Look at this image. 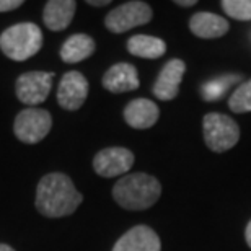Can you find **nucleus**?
Instances as JSON below:
<instances>
[{
    "label": "nucleus",
    "instance_id": "obj_7",
    "mask_svg": "<svg viewBox=\"0 0 251 251\" xmlns=\"http://www.w3.org/2000/svg\"><path fill=\"white\" fill-rule=\"evenodd\" d=\"M54 74L51 72H26L20 75L15 82V92L22 103L36 106L46 101L52 87Z\"/></svg>",
    "mask_w": 251,
    "mask_h": 251
},
{
    "label": "nucleus",
    "instance_id": "obj_12",
    "mask_svg": "<svg viewBox=\"0 0 251 251\" xmlns=\"http://www.w3.org/2000/svg\"><path fill=\"white\" fill-rule=\"evenodd\" d=\"M103 87L111 93L134 92L139 88L137 69L127 62L114 64L103 75Z\"/></svg>",
    "mask_w": 251,
    "mask_h": 251
},
{
    "label": "nucleus",
    "instance_id": "obj_20",
    "mask_svg": "<svg viewBox=\"0 0 251 251\" xmlns=\"http://www.w3.org/2000/svg\"><path fill=\"white\" fill-rule=\"evenodd\" d=\"M222 8L230 18L238 22L251 20V0H224Z\"/></svg>",
    "mask_w": 251,
    "mask_h": 251
},
{
    "label": "nucleus",
    "instance_id": "obj_11",
    "mask_svg": "<svg viewBox=\"0 0 251 251\" xmlns=\"http://www.w3.org/2000/svg\"><path fill=\"white\" fill-rule=\"evenodd\" d=\"M113 251H162V242L153 228L135 225L114 243Z\"/></svg>",
    "mask_w": 251,
    "mask_h": 251
},
{
    "label": "nucleus",
    "instance_id": "obj_15",
    "mask_svg": "<svg viewBox=\"0 0 251 251\" xmlns=\"http://www.w3.org/2000/svg\"><path fill=\"white\" fill-rule=\"evenodd\" d=\"M75 10L77 3L74 0H49L43 12L44 25L52 31H62L72 23Z\"/></svg>",
    "mask_w": 251,
    "mask_h": 251
},
{
    "label": "nucleus",
    "instance_id": "obj_17",
    "mask_svg": "<svg viewBox=\"0 0 251 251\" xmlns=\"http://www.w3.org/2000/svg\"><path fill=\"white\" fill-rule=\"evenodd\" d=\"M127 51L135 57L158 59L167 52V44L160 38L149 36V34H135L127 41Z\"/></svg>",
    "mask_w": 251,
    "mask_h": 251
},
{
    "label": "nucleus",
    "instance_id": "obj_9",
    "mask_svg": "<svg viewBox=\"0 0 251 251\" xmlns=\"http://www.w3.org/2000/svg\"><path fill=\"white\" fill-rule=\"evenodd\" d=\"M88 97V80L83 74L72 70L61 78L57 88V101L61 108L67 111H75L82 108Z\"/></svg>",
    "mask_w": 251,
    "mask_h": 251
},
{
    "label": "nucleus",
    "instance_id": "obj_19",
    "mask_svg": "<svg viewBox=\"0 0 251 251\" xmlns=\"http://www.w3.org/2000/svg\"><path fill=\"white\" fill-rule=\"evenodd\" d=\"M228 108L233 113H250L251 111V78L242 83L228 98Z\"/></svg>",
    "mask_w": 251,
    "mask_h": 251
},
{
    "label": "nucleus",
    "instance_id": "obj_14",
    "mask_svg": "<svg viewBox=\"0 0 251 251\" xmlns=\"http://www.w3.org/2000/svg\"><path fill=\"white\" fill-rule=\"evenodd\" d=\"M230 28L228 22L210 12H198L189 20V29L194 36L202 39H215L227 34Z\"/></svg>",
    "mask_w": 251,
    "mask_h": 251
},
{
    "label": "nucleus",
    "instance_id": "obj_25",
    "mask_svg": "<svg viewBox=\"0 0 251 251\" xmlns=\"http://www.w3.org/2000/svg\"><path fill=\"white\" fill-rule=\"evenodd\" d=\"M0 251H15L12 247H8V245H5V243H0Z\"/></svg>",
    "mask_w": 251,
    "mask_h": 251
},
{
    "label": "nucleus",
    "instance_id": "obj_5",
    "mask_svg": "<svg viewBox=\"0 0 251 251\" xmlns=\"http://www.w3.org/2000/svg\"><path fill=\"white\" fill-rule=\"evenodd\" d=\"M152 8L149 3L132 0L113 8L104 18V26L111 33L121 34L132 28L147 25L152 20Z\"/></svg>",
    "mask_w": 251,
    "mask_h": 251
},
{
    "label": "nucleus",
    "instance_id": "obj_13",
    "mask_svg": "<svg viewBox=\"0 0 251 251\" xmlns=\"http://www.w3.org/2000/svg\"><path fill=\"white\" fill-rule=\"evenodd\" d=\"M160 109L157 103L147 98H135L124 108V119L134 129H150L157 124Z\"/></svg>",
    "mask_w": 251,
    "mask_h": 251
},
{
    "label": "nucleus",
    "instance_id": "obj_16",
    "mask_svg": "<svg viewBox=\"0 0 251 251\" xmlns=\"http://www.w3.org/2000/svg\"><path fill=\"white\" fill-rule=\"evenodd\" d=\"M95 41L83 33L72 34L61 48V59L65 64H77L88 59L95 52Z\"/></svg>",
    "mask_w": 251,
    "mask_h": 251
},
{
    "label": "nucleus",
    "instance_id": "obj_4",
    "mask_svg": "<svg viewBox=\"0 0 251 251\" xmlns=\"http://www.w3.org/2000/svg\"><path fill=\"white\" fill-rule=\"evenodd\" d=\"M202 130L205 145L217 153L233 149L240 140V126L227 114L207 113L202 119Z\"/></svg>",
    "mask_w": 251,
    "mask_h": 251
},
{
    "label": "nucleus",
    "instance_id": "obj_10",
    "mask_svg": "<svg viewBox=\"0 0 251 251\" xmlns=\"http://www.w3.org/2000/svg\"><path fill=\"white\" fill-rule=\"evenodd\" d=\"M186 72V64L181 59H172L163 65L162 72L155 80V85L152 88L153 95L158 100L170 101L175 100L179 93V85Z\"/></svg>",
    "mask_w": 251,
    "mask_h": 251
},
{
    "label": "nucleus",
    "instance_id": "obj_2",
    "mask_svg": "<svg viewBox=\"0 0 251 251\" xmlns=\"http://www.w3.org/2000/svg\"><path fill=\"white\" fill-rule=\"evenodd\" d=\"M162 196V184L147 173H132L119 178L113 188V198L127 210H145Z\"/></svg>",
    "mask_w": 251,
    "mask_h": 251
},
{
    "label": "nucleus",
    "instance_id": "obj_6",
    "mask_svg": "<svg viewBox=\"0 0 251 251\" xmlns=\"http://www.w3.org/2000/svg\"><path fill=\"white\" fill-rule=\"evenodd\" d=\"M52 118L49 111L41 108H26L15 118L13 132L25 144H38L49 134Z\"/></svg>",
    "mask_w": 251,
    "mask_h": 251
},
{
    "label": "nucleus",
    "instance_id": "obj_18",
    "mask_svg": "<svg viewBox=\"0 0 251 251\" xmlns=\"http://www.w3.org/2000/svg\"><path fill=\"white\" fill-rule=\"evenodd\" d=\"M242 78L240 75H224V77L214 78L207 82L201 90V95L205 101H217V100L222 97V95L227 93V90L232 87L235 82Z\"/></svg>",
    "mask_w": 251,
    "mask_h": 251
},
{
    "label": "nucleus",
    "instance_id": "obj_3",
    "mask_svg": "<svg viewBox=\"0 0 251 251\" xmlns=\"http://www.w3.org/2000/svg\"><path fill=\"white\" fill-rule=\"evenodd\" d=\"M43 46V33L38 25L23 22L7 28L0 34V49L12 61H26L39 52Z\"/></svg>",
    "mask_w": 251,
    "mask_h": 251
},
{
    "label": "nucleus",
    "instance_id": "obj_8",
    "mask_svg": "<svg viewBox=\"0 0 251 251\" xmlns=\"http://www.w3.org/2000/svg\"><path fill=\"white\" fill-rule=\"evenodd\" d=\"M134 165V153L126 147H108L95 155L93 170L103 178L126 175Z\"/></svg>",
    "mask_w": 251,
    "mask_h": 251
},
{
    "label": "nucleus",
    "instance_id": "obj_24",
    "mask_svg": "<svg viewBox=\"0 0 251 251\" xmlns=\"http://www.w3.org/2000/svg\"><path fill=\"white\" fill-rule=\"evenodd\" d=\"M87 3H88V5H92V7H104V5H109L111 2H109V0H101V2H95V0H88Z\"/></svg>",
    "mask_w": 251,
    "mask_h": 251
},
{
    "label": "nucleus",
    "instance_id": "obj_21",
    "mask_svg": "<svg viewBox=\"0 0 251 251\" xmlns=\"http://www.w3.org/2000/svg\"><path fill=\"white\" fill-rule=\"evenodd\" d=\"M23 0H0V13L12 12V10L22 7Z\"/></svg>",
    "mask_w": 251,
    "mask_h": 251
},
{
    "label": "nucleus",
    "instance_id": "obj_23",
    "mask_svg": "<svg viewBox=\"0 0 251 251\" xmlns=\"http://www.w3.org/2000/svg\"><path fill=\"white\" fill-rule=\"evenodd\" d=\"M245 238H247V243H248V247L251 248V220H250V222H248L247 228H245Z\"/></svg>",
    "mask_w": 251,
    "mask_h": 251
},
{
    "label": "nucleus",
    "instance_id": "obj_22",
    "mask_svg": "<svg viewBox=\"0 0 251 251\" xmlns=\"http://www.w3.org/2000/svg\"><path fill=\"white\" fill-rule=\"evenodd\" d=\"M175 3L179 5V7H193V5H196L198 2H196V0H175Z\"/></svg>",
    "mask_w": 251,
    "mask_h": 251
},
{
    "label": "nucleus",
    "instance_id": "obj_1",
    "mask_svg": "<svg viewBox=\"0 0 251 251\" xmlns=\"http://www.w3.org/2000/svg\"><path fill=\"white\" fill-rule=\"evenodd\" d=\"M82 201L83 196L64 173H49L38 183L36 209L46 217L57 219L74 214Z\"/></svg>",
    "mask_w": 251,
    "mask_h": 251
}]
</instances>
